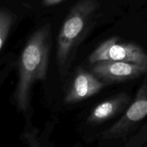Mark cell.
<instances>
[{
	"label": "cell",
	"instance_id": "6da1fadb",
	"mask_svg": "<svg viewBox=\"0 0 147 147\" xmlns=\"http://www.w3.org/2000/svg\"><path fill=\"white\" fill-rule=\"evenodd\" d=\"M51 47V27L37 29L26 43L19 62V80L14 93L17 107L26 111L30 106L33 85L46 78Z\"/></svg>",
	"mask_w": 147,
	"mask_h": 147
},
{
	"label": "cell",
	"instance_id": "7a4b0ae2",
	"mask_svg": "<svg viewBox=\"0 0 147 147\" xmlns=\"http://www.w3.org/2000/svg\"><path fill=\"white\" fill-rule=\"evenodd\" d=\"M98 0H78L70 8L59 32L56 58L60 73L70 66L75 51L94 21Z\"/></svg>",
	"mask_w": 147,
	"mask_h": 147
},
{
	"label": "cell",
	"instance_id": "3957f363",
	"mask_svg": "<svg viewBox=\"0 0 147 147\" xmlns=\"http://www.w3.org/2000/svg\"><path fill=\"white\" fill-rule=\"evenodd\" d=\"M103 60L129 62L147 65V53L142 47L133 42L119 41L111 37L102 42L90 55L88 62L93 65Z\"/></svg>",
	"mask_w": 147,
	"mask_h": 147
},
{
	"label": "cell",
	"instance_id": "277c9868",
	"mask_svg": "<svg viewBox=\"0 0 147 147\" xmlns=\"http://www.w3.org/2000/svg\"><path fill=\"white\" fill-rule=\"evenodd\" d=\"M147 116V76L124 114L101 135L103 139H124Z\"/></svg>",
	"mask_w": 147,
	"mask_h": 147
},
{
	"label": "cell",
	"instance_id": "5b68a950",
	"mask_svg": "<svg viewBox=\"0 0 147 147\" xmlns=\"http://www.w3.org/2000/svg\"><path fill=\"white\" fill-rule=\"evenodd\" d=\"M93 73L104 82L134 80L147 73V65L114 60H103L93 64Z\"/></svg>",
	"mask_w": 147,
	"mask_h": 147
},
{
	"label": "cell",
	"instance_id": "8992f818",
	"mask_svg": "<svg viewBox=\"0 0 147 147\" xmlns=\"http://www.w3.org/2000/svg\"><path fill=\"white\" fill-rule=\"evenodd\" d=\"M104 86L105 83L94 73L79 68L67 90L65 102L67 104L81 102L100 92Z\"/></svg>",
	"mask_w": 147,
	"mask_h": 147
},
{
	"label": "cell",
	"instance_id": "52a82bcc",
	"mask_svg": "<svg viewBox=\"0 0 147 147\" xmlns=\"http://www.w3.org/2000/svg\"><path fill=\"white\" fill-rule=\"evenodd\" d=\"M130 97L126 93H121L99 103L90 113L87 122L90 125H98L111 119L121 113L128 106Z\"/></svg>",
	"mask_w": 147,
	"mask_h": 147
},
{
	"label": "cell",
	"instance_id": "ba28073f",
	"mask_svg": "<svg viewBox=\"0 0 147 147\" xmlns=\"http://www.w3.org/2000/svg\"><path fill=\"white\" fill-rule=\"evenodd\" d=\"M14 15L8 9L0 8V51L14 24Z\"/></svg>",
	"mask_w": 147,
	"mask_h": 147
},
{
	"label": "cell",
	"instance_id": "9c48e42d",
	"mask_svg": "<svg viewBox=\"0 0 147 147\" xmlns=\"http://www.w3.org/2000/svg\"><path fill=\"white\" fill-rule=\"evenodd\" d=\"M147 141V125L144 126L141 131L136 136L131 138L130 140L126 144V146H140Z\"/></svg>",
	"mask_w": 147,
	"mask_h": 147
},
{
	"label": "cell",
	"instance_id": "30bf717a",
	"mask_svg": "<svg viewBox=\"0 0 147 147\" xmlns=\"http://www.w3.org/2000/svg\"><path fill=\"white\" fill-rule=\"evenodd\" d=\"M64 1L65 0H42V5L45 6V7H51V6L60 4V2Z\"/></svg>",
	"mask_w": 147,
	"mask_h": 147
}]
</instances>
